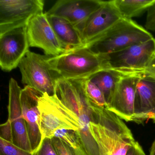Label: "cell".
<instances>
[{
	"label": "cell",
	"mask_w": 155,
	"mask_h": 155,
	"mask_svg": "<svg viewBox=\"0 0 155 155\" xmlns=\"http://www.w3.org/2000/svg\"><path fill=\"white\" fill-rule=\"evenodd\" d=\"M84 79L59 78L55 94L78 118L80 129L78 133L88 155H100L91 129V124L97 116L98 106L91 103L88 98L84 87Z\"/></svg>",
	"instance_id": "cell-1"
},
{
	"label": "cell",
	"mask_w": 155,
	"mask_h": 155,
	"mask_svg": "<svg viewBox=\"0 0 155 155\" xmlns=\"http://www.w3.org/2000/svg\"><path fill=\"white\" fill-rule=\"evenodd\" d=\"M91 129L100 155H126L136 141L123 120L106 108L97 107Z\"/></svg>",
	"instance_id": "cell-2"
},
{
	"label": "cell",
	"mask_w": 155,
	"mask_h": 155,
	"mask_svg": "<svg viewBox=\"0 0 155 155\" xmlns=\"http://www.w3.org/2000/svg\"><path fill=\"white\" fill-rule=\"evenodd\" d=\"M48 61L51 68L58 77L66 79L88 78L106 69L103 55L93 52L87 47L55 57L48 56Z\"/></svg>",
	"instance_id": "cell-3"
},
{
	"label": "cell",
	"mask_w": 155,
	"mask_h": 155,
	"mask_svg": "<svg viewBox=\"0 0 155 155\" xmlns=\"http://www.w3.org/2000/svg\"><path fill=\"white\" fill-rule=\"evenodd\" d=\"M152 38L151 33L135 21L122 18L87 48L97 54L107 55Z\"/></svg>",
	"instance_id": "cell-4"
},
{
	"label": "cell",
	"mask_w": 155,
	"mask_h": 155,
	"mask_svg": "<svg viewBox=\"0 0 155 155\" xmlns=\"http://www.w3.org/2000/svg\"><path fill=\"white\" fill-rule=\"evenodd\" d=\"M40 129L43 139H51L59 130H71L78 132V118L68 108L56 94L50 96L47 93L39 99Z\"/></svg>",
	"instance_id": "cell-5"
},
{
	"label": "cell",
	"mask_w": 155,
	"mask_h": 155,
	"mask_svg": "<svg viewBox=\"0 0 155 155\" xmlns=\"http://www.w3.org/2000/svg\"><path fill=\"white\" fill-rule=\"evenodd\" d=\"M48 56L29 51L18 67L21 75V82L26 86L42 94L55 95L57 79L59 77L53 71L48 61Z\"/></svg>",
	"instance_id": "cell-6"
},
{
	"label": "cell",
	"mask_w": 155,
	"mask_h": 155,
	"mask_svg": "<svg viewBox=\"0 0 155 155\" xmlns=\"http://www.w3.org/2000/svg\"><path fill=\"white\" fill-rule=\"evenodd\" d=\"M155 54V38L103 55L106 69L125 73H144Z\"/></svg>",
	"instance_id": "cell-7"
},
{
	"label": "cell",
	"mask_w": 155,
	"mask_h": 155,
	"mask_svg": "<svg viewBox=\"0 0 155 155\" xmlns=\"http://www.w3.org/2000/svg\"><path fill=\"white\" fill-rule=\"evenodd\" d=\"M43 0H1L0 35L28 25L35 15L43 12Z\"/></svg>",
	"instance_id": "cell-8"
},
{
	"label": "cell",
	"mask_w": 155,
	"mask_h": 155,
	"mask_svg": "<svg viewBox=\"0 0 155 155\" xmlns=\"http://www.w3.org/2000/svg\"><path fill=\"white\" fill-rule=\"evenodd\" d=\"M27 26L13 29L0 35V66L3 71H11L18 66L29 51Z\"/></svg>",
	"instance_id": "cell-9"
},
{
	"label": "cell",
	"mask_w": 155,
	"mask_h": 155,
	"mask_svg": "<svg viewBox=\"0 0 155 155\" xmlns=\"http://www.w3.org/2000/svg\"><path fill=\"white\" fill-rule=\"evenodd\" d=\"M142 73L124 74L107 105V109L127 122L133 120L137 86Z\"/></svg>",
	"instance_id": "cell-10"
},
{
	"label": "cell",
	"mask_w": 155,
	"mask_h": 155,
	"mask_svg": "<svg viewBox=\"0 0 155 155\" xmlns=\"http://www.w3.org/2000/svg\"><path fill=\"white\" fill-rule=\"evenodd\" d=\"M27 34L30 47L40 48L46 56L55 57L66 52L52 27L46 13L33 17L27 25Z\"/></svg>",
	"instance_id": "cell-11"
},
{
	"label": "cell",
	"mask_w": 155,
	"mask_h": 155,
	"mask_svg": "<svg viewBox=\"0 0 155 155\" xmlns=\"http://www.w3.org/2000/svg\"><path fill=\"white\" fill-rule=\"evenodd\" d=\"M21 90L17 81L11 78L9 84L8 120L10 122L12 129V143L17 147L32 153L27 124L21 109Z\"/></svg>",
	"instance_id": "cell-12"
},
{
	"label": "cell",
	"mask_w": 155,
	"mask_h": 155,
	"mask_svg": "<svg viewBox=\"0 0 155 155\" xmlns=\"http://www.w3.org/2000/svg\"><path fill=\"white\" fill-rule=\"evenodd\" d=\"M122 18L113 0L103 2L100 8L89 18L81 31L85 47L101 37Z\"/></svg>",
	"instance_id": "cell-13"
},
{
	"label": "cell",
	"mask_w": 155,
	"mask_h": 155,
	"mask_svg": "<svg viewBox=\"0 0 155 155\" xmlns=\"http://www.w3.org/2000/svg\"><path fill=\"white\" fill-rule=\"evenodd\" d=\"M103 2L100 0H59L46 14L67 20L81 34L86 21L100 8Z\"/></svg>",
	"instance_id": "cell-14"
},
{
	"label": "cell",
	"mask_w": 155,
	"mask_h": 155,
	"mask_svg": "<svg viewBox=\"0 0 155 155\" xmlns=\"http://www.w3.org/2000/svg\"><path fill=\"white\" fill-rule=\"evenodd\" d=\"M43 94L29 86H25L21 94V109L28 128L32 153L39 148L43 139L40 129L38 100Z\"/></svg>",
	"instance_id": "cell-15"
},
{
	"label": "cell",
	"mask_w": 155,
	"mask_h": 155,
	"mask_svg": "<svg viewBox=\"0 0 155 155\" xmlns=\"http://www.w3.org/2000/svg\"><path fill=\"white\" fill-rule=\"evenodd\" d=\"M149 120L155 123V77L144 72L137 86L132 122L142 124Z\"/></svg>",
	"instance_id": "cell-16"
},
{
	"label": "cell",
	"mask_w": 155,
	"mask_h": 155,
	"mask_svg": "<svg viewBox=\"0 0 155 155\" xmlns=\"http://www.w3.org/2000/svg\"><path fill=\"white\" fill-rule=\"evenodd\" d=\"M47 16L66 52L85 47L80 32L70 21L61 17L48 14Z\"/></svg>",
	"instance_id": "cell-17"
},
{
	"label": "cell",
	"mask_w": 155,
	"mask_h": 155,
	"mask_svg": "<svg viewBox=\"0 0 155 155\" xmlns=\"http://www.w3.org/2000/svg\"><path fill=\"white\" fill-rule=\"evenodd\" d=\"M123 72L112 69H104L91 76L88 79L101 90L107 101L109 102Z\"/></svg>",
	"instance_id": "cell-18"
},
{
	"label": "cell",
	"mask_w": 155,
	"mask_h": 155,
	"mask_svg": "<svg viewBox=\"0 0 155 155\" xmlns=\"http://www.w3.org/2000/svg\"><path fill=\"white\" fill-rule=\"evenodd\" d=\"M123 18L131 19L142 15L155 2V0H113Z\"/></svg>",
	"instance_id": "cell-19"
},
{
	"label": "cell",
	"mask_w": 155,
	"mask_h": 155,
	"mask_svg": "<svg viewBox=\"0 0 155 155\" xmlns=\"http://www.w3.org/2000/svg\"><path fill=\"white\" fill-rule=\"evenodd\" d=\"M51 140L58 155H88L80 140H75L69 144L57 137H53Z\"/></svg>",
	"instance_id": "cell-20"
},
{
	"label": "cell",
	"mask_w": 155,
	"mask_h": 155,
	"mask_svg": "<svg viewBox=\"0 0 155 155\" xmlns=\"http://www.w3.org/2000/svg\"><path fill=\"white\" fill-rule=\"evenodd\" d=\"M84 87L87 97L91 103L98 107L107 108V101L104 95L95 84L88 79H85Z\"/></svg>",
	"instance_id": "cell-21"
},
{
	"label": "cell",
	"mask_w": 155,
	"mask_h": 155,
	"mask_svg": "<svg viewBox=\"0 0 155 155\" xmlns=\"http://www.w3.org/2000/svg\"><path fill=\"white\" fill-rule=\"evenodd\" d=\"M0 155H35L0 138Z\"/></svg>",
	"instance_id": "cell-22"
},
{
	"label": "cell",
	"mask_w": 155,
	"mask_h": 155,
	"mask_svg": "<svg viewBox=\"0 0 155 155\" xmlns=\"http://www.w3.org/2000/svg\"><path fill=\"white\" fill-rule=\"evenodd\" d=\"M35 155H58L51 142V139L46 138L43 140L39 149L34 153Z\"/></svg>",
	"instance_id": "cell-23"
},
{
	"label": "cell",
	"mask_w": 155,
	"mask_h": 155,
	"mask_svg": "<svg viewBox=\"0 0 155 155\" xmlns=\"http://www.w3.org/2000/svg\"><path fill=\"white\" fill-rule=\"evenodd\" d=\"M145 27L151 31H155V2L147 10Z\"/></svg>",
	"instance_id": "cell-24"
},
{
	"label": "cell",
	"mask_w": 155,
	"mask_h": 155,
	"mask_svg": "<svg viewBox=\"0 0 155 155\" xmlns=\"http://www.w3.org/2000/svg\"><path fill=\"white\" fill-rule=\"evenodd\" d=\"M1 135L0 138H2L7 141L12 143V132L11 125L8 120L0 126Z\"/></svg>",
	"instance_id": "cell-25"
},
{
	"label": "cell",
	"mask_w": 155,
	"mask_h": 155,
	"mask_svg": "<svg viewBox=\"0 0 155 155\" xmlns=\"http://www.w3.org/2000/svg\"><path fill=\"white\" fill-rule=\"evenodd\" d=\"M126 155H146V154L140 144L136 141L130 148Z\"/></svg>",
	"instance_id": "cell-26"
},
{
	"label": "cell",
	"mask_w": 155,
	"mask_h": 155,
	"mask_svg": "<svg viewBox=\"0 0 155 155\" xmlns=\"http://www.w3.org/2000/svg\"><path fill=\"white\" fill-rule=\"evenodd\" d=\"M144 72L155 77V54L151 59Z\"/></svg>",
	"instance_id": "cell-27"
},
{
	"label": "cell",
	"mask_w": 155,
	"mask_h": 155,
	"mask_svg": "<svg viewBox=\"0 0 155 155\" xmlns=\"http://www.w3.org/2000/svg\"><path fill=\"white\" fill-rule=\"evenodd\" d=\"M149 155H155V139L154 140L150 147Z\"/></svg>",
	"instance_id": "cell-28"
}]
</instances>
